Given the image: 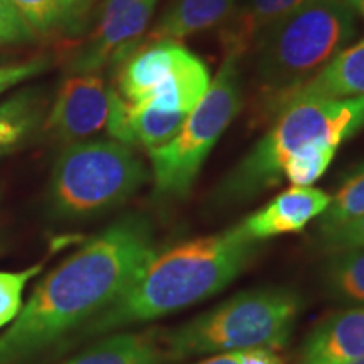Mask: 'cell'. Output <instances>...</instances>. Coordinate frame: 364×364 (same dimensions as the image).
<instances>
[{
  "label": "cell",
  "instance_id": "8",
  "mask_svg": "<svg viewBox=\"0 0 364 364\" xmlns=\"http://www.w3.org/2000/svg\"><path fill=\"white\" fill-rule=\"evenodd\" d=\"M209 85L206 63L174 41L139 44L118 66V93L134 107L189 115Z\"/></svg>",
  "mask_w": 364,
  "mask_h": 364
},
{
  "label": "cell",
  "instance_id": "29",
  "mask_svg": "<svg viewBox=\"0 0 364 364\" xmlns=\"http://www.w3.org/2000/svg\"><path fill=\"white\" fill-rule=\"evenodd\" d=\"M349 364H364V354L361 358H358V359H354L353 363H349Z\"/></svg>",
  "mask_w": 364,
  "mask_h": 364
},
{
  "label": "cell",
  "instance_id": "7",
  "mask_svg": "<svg viewBox=\"0 0 364 364\" xmlns=\"http://www.w3.org/2000/svg\"><path fill=\"white\" fill-rule=\"evenodd\" d=\"M241 107L238 59L226 56L201 102L169 144L150 150L156 194L181 199L189 194L203 164Z\"/></svg>",
  "mask_w": 364,
  "mask_h": 364
},
{
  "label": "cell",
  "instance_id": "21",
  "mask_svg": "<svg viewBox=\"0 0 364 364\" xmlns=\"http://www.w3.org/2000/svg\"><path fill=\"white\" fill-rule=\"evenodd\" d=\"M338 149V145L331 144L329 140H316V142L304 145L287 161L284 177L300 188L312 186L329 169Z\"/></svg>",
  "mask_w": 364,
  "mask_h": 364
},
{
  "label": "cell",
  "instance_id": "23",
  "mask_svg": "<svg viewBox=\"0 0 364 364\" xmlns=\"http://www.w3.org/2000/svg\"><path fill=\"white\" fill-rule=\"evenodd\" d=\"M43 265H34L21 272H0V329L21 314L22 295L27 282L34 279Z\"/></svg>",
  "mask_w": 364,
  "mask_h": 364
},
{
  "label": "cell",
  "instance_id": "3",
  "mask_svg": "<svg viewBox=\"0 0 364 364\" xmlns=\"http://www.w3.org/2000/svg\"><path fill=\"white\" fill-rule=\"evenodd\" d=\"M302 312V297L287 287L245 290L174 329L159 332L167 363L201 354L284 348Z\"/></svg>",
  "mask_w": 364,
  "mask_h": 364
},
{
  "label": "cell",
  "instance_id": "24",
  "mask_svg": "<svg viewBox=\"0 0 364 364\" xmlns=\"http://www.w3.org/2000/svg\"><path fill=\"white\" fill-rule=\"evenodd\" d=\"M318 245L327 255L364 248V216L332 233L318 236Z\"/></svg>",
  "mask_w": 364,
  "mask_h": 364
},
{
  "label": "cell",
  "instance_id": "2",
  "mask_svg": "<svg viewBox=\"0 0 364 364\" xmlns=\"http://www.w3.org/2000/svg\"><path fill=\"white\" fill-rule=\"evenodd\" d=\"M258 243L235 226L156 253L139 279L86 322L80 336L93 338L156 321L220 294L253 262Z\"/></svg>",
  "mask_w": 364,
  "mask_h": 364
},
{
  "label": "cell",
  "instance_id": "28",
  "mask_svg": "<svg viewBox=\"0 0 364 364\" xmlns=\"http://www.w3.org/2000/svg\"><path fill=\"white\" fill-rule=\"evenodd\" d=\"M346 4L353 9L354 14L364 17V0H346Z\"/></svg>",
  "mask_w": 364,
  "mask_h": 364
},
{
  "label": "cell",
  "instance_id": "20",
  "mask_svg": "<svg viewBox=\"0 0 364 364\" xmlns=\"http://www.w3.org/2000/svg\"><path fill=\"white\" fill-rule=\"evenodd\" d=\"M364 216V164L353 169L334 196H331L329 206L321 216L318 236H324L339 230L349 223L358 221Z\"/></svg>",
  "mask_w": 364,
  "mask_h": 364
},
{
  "label": "cell",
  "instance_id": "22",
  "mask_svg": "<svg viewBox=\"0 0 364 364\" xmlns=\"http://www.w3.org/2000/svg\"><path fill=\"white\" fill-rule=\"evenodd\" d=\"M38 120V105L27 95H17L0 105V156L17 147Z\"/></svg>",
  "mask_w": 364,
  "mask_h": 364
},
{
  "label": "cell",
  "instance_id": "27",
  "mask_svg": "<svg viewBox=\"0 0 364 364\" xmlns=\"http://www.w3.org/2000/svg\"><path fill=\"white\" fill-rule=\"evenodd\" d=\"M46 68L44 59H34V61L21 63V65L0 66V93L16 86L21 81L33 78Z\"/></svg>",
  "mask_w": 364,
  "mask_h": 364
},
{
  "label": "cell",
  "instance_id": "6",
  "mask_svg": "<svg viewBox=\"0 0 364 364\" xmlns=\"http://www.w3.org/2000/svg\"><path fill=\"white\" fill-rule=\"evenodd\" d=\"M145 181V166L129 145L117 140L75 142L54 164L48 203L59 220H88L120 206Z\"/></svg>",
  "mask_w": 364,
  "mask_h": 364
},
{
  "label": "cell",
  "instance_id": "12",
  "mask_svg": "<svg viewBox=\"0 0 364 364\" xmlns=\"http://www.w3.org/2000/svg\"><path fill=\"white\" fill-rule=\"evenodd\" d=\"M364 354V306L329 316L300 349L297 364H349Z\"/></svg>",
  "mask_w": 364,
  "mask_h": 364
},
{
  "label": "cell",
  "instance_id": "14",
  "mask_svg": "<svg viewBox=\"0 0 364 364\" xmlns=\"http://www.w3.org/2000/svg\"><path fill=\"white\" fill-rule=\"evenodd\" d=\"M307 2L309 0H240L231 16L221 24L220 41L225 58L240 59L255 48L268 31Z\"/></svg>",
  "mask_w": 364,
  "mask_h": 364
},
{
  "label": "cell",
  "instance_id": "5",
  "mask_svg": "<svg viewBox=\"0 0 364 364\" xmlns=\"http://www.w3.org/2000/svg\"><path fill=\"white\" fill-rule=\"evenodd\" d=\"M356 34V17L346 0H309L255 46L257 76L267 108L321 73Z\"/></svg>",
  "mask_w": 364,
  "mask_h": 364
},
{
  "label": "cell",
  "instance_id": "25",
  "mask_svg": "<svg viewBox=\"0 0 364 364\" xmlns=\"http://www.w3.org/2000/svg\"><path fill=\"white\" fill-rule=\"evenodd\" d=\"M34 38V31L27 26L21 14L9 0H0V44L24 43Z\"/></svg>",
  "mask_w": 364,
  "mask_h": 364
},
{
  "label": "cell",
  "instance_id": "1",
  "mask_svg": "<svg viewBox=\"0 0 364 364\" xmlns=\"http://www.w3.org/2000/svg\"><path fill=\"white\" fill-rule=\"evenodd\" d=\"M157 253L142 215H127L54 268L0 336V364H21L97 317L125 292Z\"/></svg>",
  "mask_w": 364,
  "mask_h": 364
},
{
  "label": "cell",
  "instance_id": "16",
  "mask_svg": "<svg viewBox=\"0 0 364 364\" xmlns=\"http://www.w3.org/2000/svg\"><path fill=\"white\" fill-rule=\"evenodd\" d=\"M159 332H122L108 336L63 364H166Z\"/></svg>",
  "mask_w": 364,
  "mask_h": 364
},
{
  "label": "cell",
  "instance_id": "30",
  "mask_svg": "<svg viewBox=\"0 0 364 364\" xmlns=\"http://www.w3.org/2000/svg\"><path fill=\"white\" fill-rule=\"evenodd\" d=\"M0 247H2V241H0Z\"/></svg>",
  "mask_w": 364,
  "mask_h": 364
},
{
  "label": "cell",
  "instance_id": "15",
  "mask_svg": "<svg viewBox=\"0 0 364 364\" xmlns=\"http://www.w3.org/2000/svg\"><path fill=\"white\" fill-rule=\"evenodd\" d=\"M238 2L240 0H176L139 44L157 41L177 43L191 34L221 26Z\"/></svg>",
  "mask_w": 364,
  "mask_h": 364
},
{
  "label": "cell",
  "instance_id": "17",
  "mask_svg": "<svg viewBox=\"0 0 364 364\" xmlns=\"http://www.w3.org/2000/svg\"><path fill=\"white\" fill-rule=\"evenodd\" d=\"M321 285L331 300L364 306V248L327 255Z\"/></svg>",
  "mask_w": 364,
  "mask_h": 364
},
{
  "label": "cell",
  "instance_id": "26",
  "mask_svg": "<svg viewBox=\"0 0 364 364\" xmlns=\"http://www.w3.org/2000/svg\"><path fill=\"white\" fill-rule=\"evenodd\" d=\"M198 364H284V359L272 349H252L241 353L213 354Z\"/></svg>",
  "mask_w": 364,
  "mask_h": 364
},
{
  "label": "cell",
  "instance_id": "19",
  "mask_svg": "<svg viewBox=\"0 0 364 364\" xmlns=\"http://www.w3.org/2000/svg\"><path fill=\"white\" fill-rule=\"evenodd\" d=\"M189 115L169 113L157 108L134 107L129 103V130L132 145H142L149 150H156L169 144L184 125Z\"/></svg>",
  "mask_w": 364,
  "mask_h": 364
},
{
  "label": "cell",
  "instance_id": "13",
  "mask_svg": "<svg viewBox=\"0 0 364 364\" xmlns=\"http://www.w3.org/2000/svg\"><path fill=\"white\" fill-rule=\"evenodd\" d=\"M364 97V39L341 51L321 73L273 103L279 113L290 103L307 100H339Z\"/></svg>",
  "mask_w": 364,
  "mask_h": 364
},
{
  "label": "cell",
  "instance_id": "18",
  "mask_svg": "<svg viewBox=\"0 0 364 364\" xmlns=\"http://www.w3.org/2000/svg\"><path fill=\"white\" fill-rule=\"evenodd\" d=\"M36 33L66 29L88 11L91 0H9Z\"/></svg>",
  "mask_w": 364,
  "mask_h": 364
},
{
  "label": "cell",
  "instance_id": "11",
  "mask_svg": "<svg viewBox=\"0 0 364 364\" xmlns=\"http://www.w3.org/2000/svg\"><path fill=\"white\" fill-rule=\"evenodd\" d=\"M331 196L326 191L292 186L277 196L267 206L243 220L238 228L248 238L265 241L273 236L302 231L309 223L326 211Z\"/></svg>",
  "mask_w": 364,
  "mask_h": 364
},
{
  "label": "cell",
  "instance_id": "4",
  "mask_svg": "<svg viewBox=\"0 0 364 364\" xmlns=\"http://www.w3.org/2000/svg\"><path fill=\"white\" fill-rule=\"evenodd\" d=\"M364 127V97L307 100L290 103L267 135L243 157L215 191L216 206L238 204L260 194L284 177L290 156L316 140L339 145Z\"/></svg>",
  "mask_w": 364,
  "mask_h": 364
},
{
  "label": "cell",
  "instance_id": "9",
  "mask_svg": "<svg viewBox=\"0 0 364 364\" xmlns=\"http://www.w3.org/2000/svg\"><path fill=\"white\" fill-rule=\"evenodd\" d=\"M159 0H105L97 29L76 53L70 70L81 75L120 65L139 46Z\"/></svg>",
  "mask_w": 364,
  "mask_h": 364
},
{
  "label": "cell",
  "instance_id": "10",
  "mask_svg": "<svg viewBox=\"0 0 364 364\" xmlns=\"http://www.w3.org/2000/svg\"><path fill=\"white\" fill-rule=\"evenodd\" d=\"M115 95L100 76H73L59 88L44 132L59 142L75 144L107 129Z\"/></svg>",
  "mask_w": 364,
  "mask_h": 364
}]
</instances>
